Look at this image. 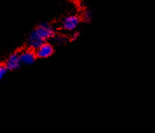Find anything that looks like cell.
<instances>
[{
    "mask_svg": "<svg viewBox=\"0 0 155 133\" xmlns=\"http://www.w3.org/2000/svg\"><path fill=\"white\" fill-rule=\"evenodd\" d=\"M78 36H79V35H78L77 33H74V34L73 37L71 38V40H72V41H74V40H76V39L78 38Z\"/></svg>",
    "mask_w": 155,
    "mask_h": 133,
    "instance_id": "cell-10",
    "label": "cell"
},
{
    "mask_svg": "<svg viewBox=\"0 0 155 133\" xmlns=\"http://www.w3.org/2000/svg\"><path fill=\"white\" fill-rule=\"evenodd\" d=\"M35 53H36V55L38 58H48L49 56H51L54 53V47L51 44L44 43L43 45H41V47L36 50Z\"/></svg>",
    "mask_w": 155,
    "mask_h": 133,
    "instance_id": "cell-4",
    "label": "cell"
},
{
    "mask_svg": "<svg viewBox=\"0 0 155 133\" xmlns=\"http://www.w3.org/2000/svg\"><path fill=\"white\" fill-rule=\"evenodd\" d=\"M21 60H20V55L18 53H14L9 56L6 61H5V66L8 67L9 70H16L21 65Z\"/></svg>",
    "mask_w": 155,
    "mask_h": 133,
    "instance_id": "cell-5",
    "label": "cell"
},
{
    "mask_svg": "<svg viewBox=\"0 0 155 133\" xmlns=\"http://www.w3.org/2000/svg\"><path fill=\"white\" fill-rule=\"evenodd\" d=\"M44 43L45 41L42 39H41V37L35 33V31H33L30 33L29 38H28V44H29V47L31 49L37 50Z\"/></svg>",
    "mask_w": 155,
    "mask_h": 133,
    "instance_id": "cell-6",
    "label": "cell"
},
{
    "mask_svg": "<svg viewBox=\"0 0 155 133\" xmlns=\"http://www.w3.org/2000/svg\"><path fill=\"white\" fill-rule=\"evenodd\" d=\"M91 12H90V11H85L84 12H83V18H84V19H86V20H90L91 19Z\"/></svg>",
    "mask_w": 155,
    "mask_h": 133,
    "instance_id": "cell-9",
    "label": "cell"
},
{
    "mask_svg": "<svg viewBox=\"0 0 155 133\" xmlns=\"http://www.w3.org/2000/svg\"><path fill=\"white\" fill-rule=\"evenodd\" d=\"M54 41L55 44H58V45H61V44H64L66 43V38L64 36H62V35H55L54 38Z\"/></svg>",
    "mask_w": 155,
    "mask_h": 133,
    "instance_id": "cell-7",
    "label": "cell"
},
{
    "mask_svg": "<svg viewBox=\"0 0 155 133\" xmlns=\"http://www.w3.org/2000/svg\"><path fill=\"white\" fill-rule=\"evenodd\" d=\"M34 31L45 42L49 39H53L55 36L54 29L48 24H42L39 25Z\"/></svg>",
    "mask_w": 155,
    "mask_h": 133,
    "instance_id": "cell-1",
    "label": "cell"
},
{
    "mask_svg": "<svg viewBox=\"0 0 155 133\" xmlns=\"http://www.w3.org/2000/svg\"><path fill=\"white\" fill-rule=\"evenodd\" d=\"M8 70V67L5 66V65H3V66H0V78H1V79L7 74Z\"/></svg>",
    "mask_w": 155,
    "mask_h": 133,
    "instance_id": "cell-8",
    "label": "cell"
},
{
    "mask_svg": "<svg viewBox=\"0 0 155 133\" xmlns=\"http://www.w3.org/2000/svg\"><path fill=\"white\" fill-rule=\"evenodd\" d=\"M80 23V18L77 16H68L65 18L61 22V27L68 32L74 31Z\"/></svg>",
    "mask_w": 155,
    "mask_h": 133,
    "instance_id": "cell-2",
    "label": "cell"
},
{
    "mask_svg": "<svg viewBox=\"0 0 155 133\" xmlns=\"http://www.w3.org/2000/svg\"><path fill=\"white\" fill-rule=\"evenodd\" d=\"M20 55V60L23 65H31L36 60L37 55L36 53L33 52V50H25L23 52L19 53Z\"/></svg>",
    "mask_w": 155,
    "mask_h": 133,
    "instance_id": "cell-3",
    "label": "cell"
}]
</instances>
